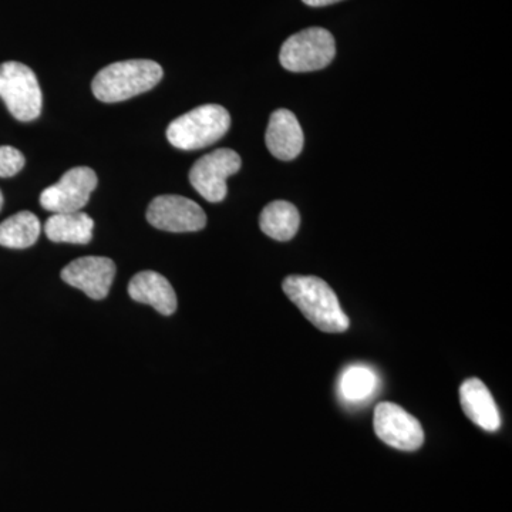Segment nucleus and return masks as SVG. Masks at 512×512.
Returning a JSON list of instances; mask_svg holds the SVG:
<instances>
[{
    "label": "nucleus",
    "instance_id": "f257e3e1",
    "mask_svg": "<svg viewBox=\"0 0 512 512\" xmlns=\"http://www.w3.org/2000/svg\"><path fill=\"white\" fill-rule=\"evenodd\" d=\"M289 301L298 306L305 318L326 333H343L349 329L348 315L338 296L325 281L316 276L292 275L282 284Z\"/></svg>",
    "mask_w": 512,
    "mask_h": 512
},
{
    "label": "nucleus",
    "instance_id": "f03ea898",
    "mask_svg": "<svg viewBox=\"0 0 512 512\" xmlns=\"http://www.w3.org/2000/svg\"><path fill=\"white\" fill-rule=\"evenodd\" d=\"M163 76V67L154 60H124L101 69L93 79L92 90L103 103H120L154 89Z\"/></svg>",
    "mask_w": 512,
    "mask_h": 512
},
{
    "label": "nucleus",
    "instance_id": "7ed1b4c3",
    "mask_svg": "<svg viewBox=\"0 0 512 512\" xmlns=\"http://www.w3.org/2000/svg\"><path fill=\"white\" fill-rule=\"evenodd\" d=\"M231 127V116L220 104H204L175 119L167 128V140L180 150H200L217 143Z\"/></svg>",
    "mask_w": 512,
    "mask_h": 512
},
{
    "label": "nucleus",
    "instance_id": "20e7f679",
    "mask_svg": "<svg viewBox=\"0 0 512 512\" xmlns=\"http://www.w3.org/2000/svg\"><path fill=\"white\" fill-rule=\"evenodd\" d=\"M0 97L16 120L29 123L42 113V90L35 72L26 64H0Z\"/></svg>",
    "mask_w": 512,
    "mask_h": 512
},
{
    "label": "nucleus",
    "instance_id": "39448f33",
    "mask_svg": "<svg viewBox=\"0 0 512 512\" xmlns=\"http://www.w3.org/2000/svg\"><path fill=\"white\" fill-rule=\"evenodd\" d=\"M335 55L336 43L332 33L322 28H309L286 40L279 60L289 72L306 73L325 69Z\"/></svg>",
    "mask_w": 512,
    "mask_h": 512
},
{
    "label": "nucleus",
    "instance_id": "423d86ee",
    "mask_svg": "<svg viewBox=\"0 0 512 512\" xmlns=\"http://www.w3.org/2000/svg\"><path fill=\"white\" fill-rule=\"evenodd\" d=\"M242 161L237 151L220 148L201 157L190 171V183L204 200L221 202L227 197V178L237 174Z\"/></svg>",
    "mask_w": 512,
    "mask_h": 512
},
{
    "label": "nucleus",
    "instance_id": "0eeeda50",
    "mask_svg": "<svg viewBox=\"0 0 512 512\" xmlns=\"http://www.w3.org/2000/svg\"><path fill=\"white\" fill-rule=\"evenodd\" d=\"M97 183L99 181L92 168H70L56 184L43 190L40 205L53 214L82 211L96 190Z\"/></svg>",
    "mask_w": 512,
    "mask_h": 512
},
{
    "label": "nucleus",
    "instance_id": "6e6552de",
    "mask_svg": "<svg viewBox=\"0 0 512 512\" xmlns=\"http://www.w3.org/2000/svg\"><path fill=\"white\" fill-rule=\"evenodd\" d=\"M376 436L387 446L400 451L419 450L424 443L420 421L397 404L380 403L373 419Z\"/></svg>",
    "mask_w": 512,
    "mask_h": 512
},
{
    "label": "nucleus",
    "instance_id": "1a4fd4ad",
    "mask_svg": "<svg viewBox=\"0 0 512 512\" xmlns=\"http://www.w3.org/2000/svg\"><path fill=\"white\" fill-rule=\"evenodd\" d=\"M147 221L161 231L195 232L207 225V215L190 198L160 195L148 205Z\"/></svg>",
    "mask_w": 512,
    "mask_h": 512
},
{
    "label": "nucleus",
    "instance_id": "9d476101",
    "mask_svg": "<svg viewBox=\"0 0 512 512\" xmlns=\"http://www.w3.org/2000/svg\"><path fill=\"white\" fill-rule=\"evenodd\" d=\"M116 276V265L104 256H83L70 262L62 271V279L80 289L89 298L101 301L109 295Z\"/></svg>",
    "mask_w": 512,
    "mask_h": 512
},
{
    "label": "nucleus",
    "instance_id": "9b49d317",
    "mask_svg": "<svg viewBox=\"0 0 512 512\" xmlns=\"http://www.w3.org/2000/svg\"><path fill=\"white\" fill-rule=\"evenodd\" d=\"M266 146L272 156L282 161L295 160L302 153L303 131L295 114L289 110H276L266 130Z\"/></svg>",
    "mask_w": 512,
    "mask_h": 512
},
{
    "label": "nucleus",
    "instance_id": "f8f14e48",
    "mask_svg": "<svg viewBox=\"0 0 512 512\" xmlns=\"http://www.w3.org/2000/svg\"><path fill=\"white\" fill-rule=\"evenodd\" d=\"M128 295L133 301L153 306L164 316L177 311V295L165 276L154 271H144L134 275L128 284Z\"/></svg>",
    "mask_w": 512,
    "mask_h": 512
},
{
    "label": "nucleus",
    "instance_id": "ddd939ff",
    "mask_svg": "<svg viewBox=\"0 0 512 512\" xmlns=\"http://www.w3.org/2000/svg\"><path fill=\"white\" fill-rule=\"evenodd\" d=\"M460 403L468 419L488 433L500 430L501 417L490 390L481 380L468 379L460 387Z\"/></svg>",
    "mask_w": 512,
    "mask_h": 512
},
{
    "label": "nucleus",
    "instance_id": "4468645a",
    "mask_svg": "<svg viewBox=\"0 0 512 512\" xmlns=\"http://www.w3.org/2000/svg\"><path fill=\"white\" fill-rule=\"evenodd\" d=\"M380 379L376 370L367 365H352L343 370L339 377L340 399L350 406H360L373 399L379 390Z\"/></svg>",
    "mask_w": 512,
    "mask_h": 512
},
{
    "label": "nucleus",
    "instance_id": "2eb2a0df",
    "mask_svg": "<svg viewBox=\"0 0 512 512\" xmlns=\"http://www.w3.org/2000/svg\"><path fill=\"white\" fill-rule=\"evenodd\" d=\"M94 221L84 212H60L46 221L47 238L67 244H89L93 238Z\"/></svg>",
    "mask_w": 512,
    "mask_h": 512
},
{
    "label": "nucleus",
    "instance_id": "dca6fc26",
    "mask_svg": "<svg viewBox=\"0 0 512 512\" xmlns=\"http://www.w3.org/2000/svg\"><path fill=\"white\" fill-rule=\"evenodd\" d=\"M262 232L276 241H289L301 225L298 208L288 201H274L266 205L259 218Z\"/></svg>",
    "mask_w": 512,
    "mask_h": 512
},
{
    "label": "nucleus",
    "instance_id": "f3484780",
    "mask_svg": "<svg viewBox=\"0 0 512 512\" xmlns=\"http://www.w3.org/2000/svg\"><path fill=\"white\" fill-rule=\"evenodd\" d=\"M42 225L33 212L22 211L0 224V245L10 249L32 247L40 237Z\"/></svg>",
    "mask_w": 512,
    "mask_h": 512
},
{
    "label": "nucleus",
    "instance_id": "a211bd4d",
    "mask_svg": "<svg viewBox=\"0 0 512 512\" xmlns=\"http://www.w3.org/2000/svg\"><path fill=\"white\" fill-rule=\"evenodd\" d=\"M25 163V156L18 148L0 146V177H15L25 167Z\"/></svg>",
    "mask_w": 512,
    "mask_h": 512
},
{
    "label": "nucleus",
    "instance_id": "6ab92c4d",
    "mask_svg": "<svg viewBox=\"0 0 512 512\" xmlns=\"http://www.w3.org/2000/svg\"><path fill=\"white\" fill-rule=\"evenodd\" d=\"M305 5L312 8H323V6L333 5V3L342 2V0H302Z\"/></svg>",
    "mask_w": 512,
    "mask_h": 512
},
{
    "label": "nucleus",
    "instance_id": "aec40b11",
    "mask_svg": "<svg viewBox=\"0 0 512 512\" xmlns=\"http://www.w3.org/2000/svg\"><path fill=\"white\" fill-rule=\"evenodd\" d=\"M3 194H2V191H0V211H2V207H3Z\"/></svg>",
    "mask_w": 512,
    "mask_h": 512
}]
</instances>
